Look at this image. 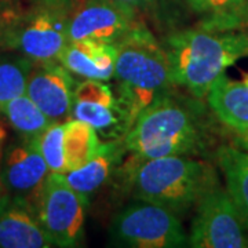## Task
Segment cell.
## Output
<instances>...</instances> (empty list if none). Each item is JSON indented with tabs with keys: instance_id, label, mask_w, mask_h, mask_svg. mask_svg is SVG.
Masks as SVG:
<instances>
[{
	"instance_id": "obj_1",
	"label": "cell",
	"mask_w": 248,
	"mask_h": 248,
	"mask_svg": "<svg viewBox=\"0 0 248 248\" xmlns=\"http://www.w3.org/2000/svg\"><path fill=\"white\" fill-rule=\"evenodd\" d=\"M137 159L195 156L208 143L207 116L199 98L172 91L145 108L123 137Z\"/></svg>"
},
{
	"instance_id": "obj_28",
	"label": "cell",
	"mask_w": 248,
	"mask_h": 248,
	"mask_svg": "<svg viewBox=\"0 0 248 248\" xmlns=\"http://www.w3.org/2000/svg\"><path fill=\"white\" fill-rule=\"evenodd\" d=\"M244 83H246V84H247V86H248V75H247V76H246V79H244Z\"/></svg>"
},
{
	"instance_id": "obj_23",
	"label": "cell",
	"mask_w": 248,
	"mask_h": 248,
	"mask_svg": "<svg viewBox=\"0 0 248 248\" xmlns=\"http://www.w3.org/2000/svg\"><path fill=\"white\" fill-rule=\"evenodd\" d=\"M112 1H115L119 6H122L124 9L130 10V11L137 14V13H140L146 7H149L151 4H153L155 0H112Z\"/></svg>"
},
{
	"instance_id": "obj_8",
	"label": "cell",
	"mask_w": 248,
	"mask_h": 248,
	"mask_svg": "<svg viewBox=\"0 0 248 248\" xmlns=\"http://www.w3.org/2000/svg\"><path fill=\"white\" fill-rule=\"evenodd\" d=\"M187 246L195 248H248L247 228L226 189L211 187L196 205Z\"/></svg>"
},
{
	"instance_id": "obj_17",
	"label": "cell",
	"mask_w": 248,
	"mask_h": 248,
	"mask_svg": "<svg viewBox=\"0 0 248 248\" xmlns=\"http://www.w3.org/2000/svg\"><path fill=\"white\" fill-rule=\"evenodd\" d=\"M217 160L226 182V190L248 229V149L223 145Z\"/></svg>"
},
{
	"instance_id": "obj_19",
	"label": "cell",
	"mask_w": 248,
	"mask_h": 248,
	"mask_svg": "<svg viewBox=\"0 0 248 248\" xmlns=\"http://www.w3.org/2000/svg\"><path fill=\"white\" fill-rule=\"evenodd\" d=\"M97 133L93 125L78 119L63 122V152L66 172L79 169L95 156L101 145Z\"/></svg>"
},
{
	"instance_id": "obj_22",
	"label": "cell",
	"mask_w": 248,
	"mask_h": 248,
	"mask_svg": "<svg viewBox=\"0 0 248 248\" xmlns=\"http://www.w3.org/2000/svg\"><path fill=\"white\" fill-rule=\"evenodd\" d=\"M35 142L50 172L65 174L66 161L63 152V123H51L43 133L35 137Z\"/></svg>"
},
{
	"instance_id": "obj_7",
	"label": "cell",
	"mask_w": 248,
	"mask_h": 248,
	"mask_svg": "<svg viewBox=\"0 0 248 248\" xmlns=\"http://www.w3.org/2000/svg\"><path fill=\"white\" fill-rule=\"evenodd\" d=\"M87 203L62 174L50 172L36 204V213L54 247L81 246Z\"/></svg>"
},
{
	"instance_id": "obj_20",
	"label": "cell",
	"mask_w": 248,
	"mask_h": 248,
	"mask_svg": "<svg viewBox=\"0 0 248 248\" xmlns=\"http://www.w3.org/2000/svg\"><path fill=\"white\" fill-rule=\"evenodd\" d=\"M0 115L6 116L16 133L28 138L37 137L53 123L25 93L9 101L3 107Z\"/></svg>"
},
{
	"instance_id": "obj_21",
	"label": "cell",
	"mask_w": 248,
	"mask_h": 248,
	"mask_svg": "<svg viewBox=\"0 0 248 248\" xmlns=\"http://www.w3.org/2000/svg\"><path fill=\"white\" fill-rule=\"evenodd\" d=\"M33 61L11 51H0V113L3 107L25 93L28 75Z\"/></svg>"
},
{
	"instance_id": "obj_15",
	"label": "cell",
	"mask_w": 248,
	"mask_h": 248,
	"mask_svg": "<svg viewBox=\"0 0 248 248\" xmlns=\"http://www.w3.org/2000/svg\"><path fill=\"white\" fill-rule=\"evenodd\" d=\"M125 151L123 141L101 143L93 159L79 169L68 171L62 175L78 193L89 202L90 197L107 184L115 170L120 166Z\"/></svg>"
},
{
	"instance_id": "obj_24",
	"label": "cell",
	"mask_w": 248,
	"mask_h": 248,
	"mask_svg": "<svg viewBox=\"0 0 248 248\" xmlns=\"http://www.w3.org/2000/svg\"><path fill=\"white\" fill-rule=\"evenodd\" d=\"M32 4L46 6V7H55V9H68L75 0H31Z\"/></svg>"
},
{
	"instance_id": "obj_18",
	"label": "cell",
	"mask_w": 248,
	"mask_h": 248,
	"mask_svg": "<svg viewBox=\"0 0 248 248\" xmlns=\"http://www.w3.org/2000/svg\"><path fill=\"white\" fill-rule=\"evenodd\" d=\"M202 18L200 27L211 31L248 29V0H187Z\"/></svg>"
},
{
	"instance_id": "obj_2",
	"label": "cell",
	"mask_w": 248,
	"mask_h": 248,
	"mask_svg": "<svg viewBox=\"0 0 248 248\" xmlns=\"http://www.w3.org/2000/svg\"><path fill=\"white\" fill-rule=\"evenodd\" d=\"M113 78L125 113L127 131L145 108L178 87L164 45L142 24L116 43Z\"/></svg>"
},
{
	"instance_id": "obj_5",
	"label": "cell",
	"mask_w": 248,
	"mask_h": 248,
	"mask_svg": "<svg viewBox=\"0 0 248 248\" xmlns=\"http://www.w3.org/2000/svg\"><path fill=\"white\" fill-rule=\"evenodd\" d=\"M68 42V9L33 4L28 11L10 10L1 51L21 54L33 62L58 61Z\"/></svg>"
},
{
	"instance_id": "obj_26",
	"label": "cell",
	"mask_w": 248,
	"mask_h": 248,
	"mask_svg": "<svg viewBox=\"0 0 248 248\" xmlns=\"http://www.w3.org/2000/svg\"><path fill=\"white\" fill-rule=\"evenodd\" d=\"M6 138H7V133H6L4 127L0 124V159H1V153H3V148H4Z\"/></svg>"
},
{
	"instance_id": "obj_14",
	"label": "cell",
	"mask_w": 248,
	"mask_h": 248,
	"mask_svg": "<svg viewBox=\"0 0 248 248\" xmlns=\"http://www.w3.org/2000/svg\"><path fill=\"white\" fill-rule=\"evenodd\" d=\"M116 45L97 40H69L58 61L84 80H110L115 75Z\"/></svg>"
},
{
	"instance_id": "obj_3",
	"label": "cell",
	"mask_w": 248,
	"mask_h": 248,
	"mask_svg": "<svg viewBox=\"0 0 248 248\" xmlns=\"http://www.w3.org/2000/svg\"><path fill=\"white\" fill-rule=\"evenodd\" d=\"M164 47L178 87L203 99L228 68L248 58V29H186L169 36Z\"/></svg>"
},
{
	"instance_id": "obj_13",
	"label": "cell",
	"mask_w": 248,
	"mask_h": 248,
	"mask_svg": "<svg viewBox=\"0 0 248 248\" xmlns=\"http://www.w3.org/2000/svg\"><path fill=\"white\" fill-rule=\"evenodd\" d=\"M51 240L31 203L6 193L0 197V248H48Z\"/></svg>"
},
{
	"instance_id": "obj_12",
	"label": "cell",
	"mask_w": 248,
	"mask_h": 248,
	"mask_svg": "<svg viewBox=\"0 0 248 248\" xmlns=\"http://www.w3.org/2000/svg\"><path fill=\"white\" fill-rule=\"evenodd\" d=\"M71 119H78L105 134H127V120L116 90L101 80H83L78 83Z\"/></svg>"
},
{
	"instance_id": "obj_4",
	"label": "cell",
	"mask_w": 248,
	"mask_h": 248,
	"mask_svg": "<svg viewBox=\"0 0 248 248\" xmlns=\"http://www.w3.org/2000/svg\"><path fill=\"white\" fill-rule=\"evenodd\" d=\"M128 179L138 200L161 205L179 217L196 207L211 187L219 184L215 170L192 156L134 157Z\"/></svg>"
},
{
	"instance_id": "obj_16",
	"label": "cell",
	"mask_w": 248,
	"mask_h": 248,
	"mask_svg": "<svg viewBox=\"0 0 248 248\" xmlns=\"http://www.w3.org/2000/svg\"><path fill=\"white\" fill-rule=\"evenodd\" d=\"M205 98L219 122L237 135L248 134V86L244 81L223 75L214 81Z\"/></svg>"
},
{
	"instance_id": "obj_11",
	"label": "cell",
	"mask_w": 248,
	"mask_h": 248,
	"mask_svg": "<svg viewBox=\"0 0 248 248\" xmlns=\"http://www.w3.org/2000/svg\"><path fill=\"white\" fill-rule=\"evenodd\" d=\"M76 86L73 73L60 61L33 62L28 75L25 94L53 123H63L71 119Z\"/></svg>"
},
{
	"instance_id": "obj_10",
	"label": "cell",
	"mask_w": 248,
	"mask_h": 248,
	"mask_svg": "<svg viewBox=\"0 0 248 248\" xmlns=\"http://www.w3.org/2000/svg\"><path fill=\"white\" fill-rule=\"evenodd\" d=\"M50 170L33 138L19 135L3 148L0 185L6 193L24 199L36 208Z\"/></svg>"
},
{
	"instance_id": "obj_25",
	"label": "cell",
	"mask_w": 248,
	"mask_h": 248,
	"mask_svg": "<svg viewBox=\"0 0 248 248\" xmlns=\"http://www.w3.org/2000/svg\"><path fill=\"white\" fill-rule=\"evenodd\" d=\"M10 9H1L0 7V51H1V36H3V29L6 25V19L9 16Z\"/></svg>"
},
{
	"instance_id": "obj_6",
	"label": "cell",
	"mask_w": 248,
	"mask_h": 248,
	"mask_svg": "<svg viewBox=\"0 0 248 248\" xmlns=\"http://www.w3.org/2000/svg\"><path fill=\"white\" fill-rule=\"evenodd\" d=\"M110 240L120 247L179 248L187 234L179 215L167 208L138 200L117 214L110 225Z\"/></svg>"
},
{
	"instance_id": "obj_27",
	"label": "cell",
	"mask_w": 248,
	"mask_h": 248,
	"mask_svg": "<svg viewBox=\"0 0 248 248\" xmlns=\"http://www.w3.org/2000/svg\"><path fill=\"white\" fill-rule=\"evenodd\" d=\"M237 141L240 142L239 145L241 148H246L248 149V134H244V135H239V140Z\"/></svg>"
},
{
	"instance_id": "obj_9",
	"label": "cell",
	"mask_w": 248,
	"mask_h": 248,
	"mask_svg": "<svg viewBox=\"0 0 248 248\" xmlns=\"http://www.w3.org/2000/svg\"><path fill=\"white\" fill-rule=\"evenodd\" d=\"M137 24V14L112 0H75L68 7L69 40L116 45Z\"/></svg>"
}]
</instances>
